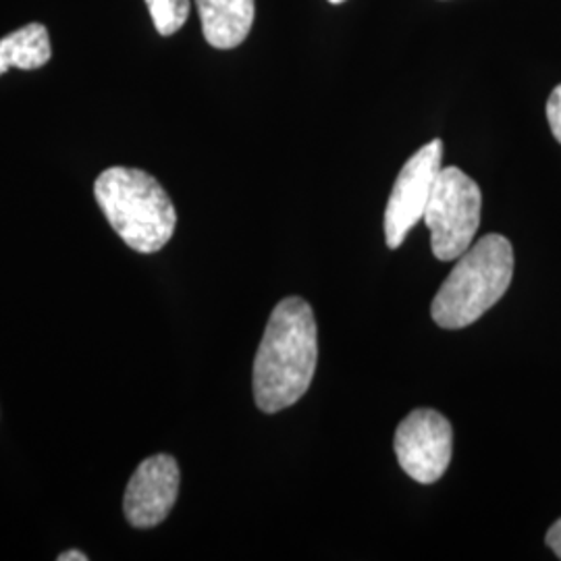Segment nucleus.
I'll return each mask as SVG.
<instances>
[{
  "label": "nucleus",
  "mask_w": 561,
  "mask_h": 561,
  "mask_svg": "<svg viewBox=\"0 0 561 561\" xmlns=\"http://www.w3.org/2000/svg\"><path fill=\"white\" fill-rule=\"evenodd\" d=\"M331 4H341V2H345V0H329Z\"/></svg>",
  "instance_id": "4468645a"
},
{
  "label": "nucleus",
  "mask_w": 561,
  "mask_h": 561,
  "mask_svg": "<svg viewBox=\"0 0 561 561\" xmlns=\"http://www.w3.org/2000/svg\"><path fill=\"white\" fill-rule=\"evenodd\" d=\"M547 121H549L553 138L561 144V83L551 92V96L547 101Z\"/></svg>",
  "instance_id": "9b49d317"
},
{
  "label": "nucleus",
  "mask_w": 561,
  "mask_h": 561,
  "mask_svg": "<svg viewBox=\"0 0 561 561\" xmlns=\"http://www.w3.org/2000/svg\"><path fill=\"white\" fill-rule=\"evenodd\" d=\"M196 7L204 38L219 50L240 46L256 15L254 0H196Z\"/></svg>",
  "instance_id": "6e6552de"
},
{
  "label": "nucleus",
  "mask_w": 561,
  "mask_h": 561,
  "mask_svg": "<svg viewBox=\"0 0 561 561\" xmlns=\"http://www.w3.org/2000/svg\"><path fill=\"white\" fill-rule=\"evenodd\" d=\"M146 4L161 36L178 34L190 18V0H146Z\"/></svg>",
  "instance_id": "9d476101"
},
{
  "label": "nucleus",
  "mask_w": 561,
  "mask_h": 561,
  "mask_svg": "<svg viewBox=\"0 0 561 561\" xmlns=\"http://www.w3.org/2000/svg\"><path fill=\"white\" fill-rule=\"evenodd\" d=\"M180 463L159 454L141 461L134 477L127 482L123 512L136 528H154L171 514L180 495Z\"/></svg>",
  "instance_id": "0eeeda50"
},
{
  "label": "nucleus",
  "mask_w": 561,
  "mask_h": 561,
  "mask_svg": "<svg viewBox=\"0 0 561 561\" xmlns=\"http://www.w3.org/2000/svg\"><path fill=\"white\" fill-rule=\"evenodd\" d=\"M94 196L121 240L140 254L159 252L175 233L173 202L161 183L141 169L111 167L102 171Z\"/></svg>",
  "instance_id": "f03ea898"
},
{
  "label": "nucleus",
  "mask_w": 561,
  "mask_h": 561,
  "mask_svg": "<svg viewBox=\"0 0 561 561\" xmlns=\"http://www.w3.org/2000/svg\"><path fill=\"white\" fill-rule=\"evenodd\" d=\"M393 445L401 470L421 484H433L451 463L454 428L442 412L421 408L400 422Z\"/></svg>",
  "instance_id": "39448f33"
},
{
  "label": "nucleus",
  "mask_w": 561,
  "mask_h": 561,
  "mask_svg": "<svg viewBox=\"0 0 561 561\" xmlns=\"http://www.w3.org/2000/svg\"><path fill=\"white\" fill-rule=\"evenodd\" d=\"M545 541H547V547L561 560V518L549 528Z\"/></svg>",
  "instance_id": "f8f14e48"
},
{
  "label": "nucleus",
  "mask_w": 561,
  "mask_h": 561,
  "mask_svg": "<svg viewBox=\"0 0 561 561\" xmlns=\"http://www.w3.org/2000/svg\"><path fill=\"white\" fill-rule=\"evenodd\" d=\"M442 161L443 141L433 140L419 148L401 167L385 208V240L391 250H398L408 231L424 219Z\"/></svg>",
  "instance_id": "423d86ee"
},
{
  "label": "nucleus",
  "mask_w": 561,
  "mask_h": 561,
  "mask_svg": "<svg viewBox=\"0 0 561 561\" xmlns=\"http://www.w3.org/2000/svg\"><path fill=\"white\" fill-rule=\"evenodd\" d=\"M59 561H88V556L81 551H67V553H60Z\"/></svg>",
  "instance_id": "ddd939ff"
},
{
  "label": "nucleus",
  "mask_w": 561,
  "mask_h": 561,
  "mask_svg": "<svg viewBox=\"0 0 561 561\" xmlns=\"http://www.w3.org/2000/svg\"><path fill=\"white\" fill-rule=\"evenodd\" d=\"M319 362V329L310 304L280 300L266 322L254 358V400L264 414H277L306 396Z\"/></svg>",
  "instance_id": "f257e3e1"
},
{
  "label": "nucleus",
  "mask_w": 561,
  "mask_h": 561,
  "mask_svg": "<svg viewBox=\"0 0 561 561\" xmlns=\"http://www.w3.org/2000/svg\"><path fill=\"white\" fill-rule=\"evenodd\" d=\"M481 210L479 183L458 167H442L422 219L431 231L435 259L443 262L460 259L479 231Z\"/></svg>",
  "instance_id": "20e7f679"
},
{
  "label": "nucleus",
  "mask_w": 561,
  "mask_h": 561,
  "mask_svg": "<svg viewBox=\"0 0 561 561\" xmlns=\"http://www.w3.org/2000/svg\"><path fill=\"white\" fill-rule=\"evenodd\" d=\"M514 277V248L489 233L461 254L431 304V317L443 329H463L502 300Z\"/></svg>",
  "instance_id": "7ed1b4c3"
},
{
  "label": "nucleus",
  "mask_w": 561,
  "mask_h": 561,
  "mask_svg": "<svg viewBox=\"0 0 561 561\" xmlns=\"http://www.w3.org/2000/svg\"><path fill=\"white\" fill-rule=\"evenodd\" d=\"M53 57L48 30L42 23H27L0 41V76L18 67L23 71L41 69Z\"/></svg>",
  "instance_id": "1a4fd4ad"
}]
</instances>
